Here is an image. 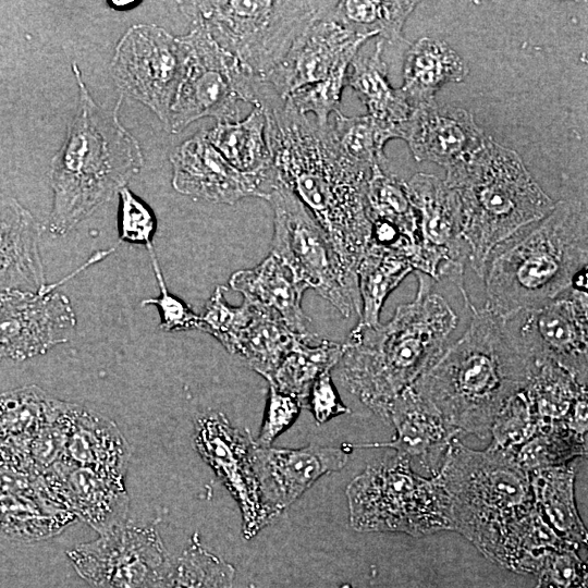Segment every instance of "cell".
<instances>
[{
	"label": "cell",
	"instance_id": "4dcf8cb0",
	"mask_svg": "<svg viewBox=\"0 0 588 588\" xmlns=\"http://www.w3.org/2000/svg\"><path fill=\"white\" fill-rule=\"evenodd\" d=\"M252 306L250 320L236 335L228 352L243 366L269 381L299 333L291 330L274 313Z\"/></svg>",
	"mask_w": 588,
	"mask_h": 588
},
{
	"label": "cell",
	"instance_id": "e0dca14e",
	"mask_svg": "<svg viewBox=\"0 0 588 588\" xmlns=\"http://www.w3.org/2000/svg\"><path fill=\"white\" fill-rule=\"evenodd\" d=\"M54 287L0 291V359L44 355L74 336L75 311L68 296Z\"/></svg>",
	"mask_w": 588,
	"mask_h": 588
},
{
	"label": "cell",
	"instance_id": "484cf974",
	"mask_svg": "<svg viewBox=\"0 0 588 588\" xmlns=\"http://www.w3.org/2000/svg\"><path fill=\"white\" fill-rule=\"evenodd\" d=\"M229 284L243 295L245 302L274 313L294 332H308L310 318L302 307L303 294L307 289L272 254L252 269L234 272Z\"/></svg>",
	"mask_w": 588,
	"mask_h": 588
},
{
	"label": "cell",
	"instance_id": "9a60e30c",
	"mask_svg": "<svg viewBox=\"0 0 588 588\" xmlns=\"http://www.w3.org/2000/svg\"><path fill=\"white\" fill-rule=\"evenodd\" d=\"M416 211L422 242V273L433 280L448 279L462 293L465 305L475 309L465 287L469 247L464 238V218L456 193L439 177L417 173L406 182Z\"/></svg>",
	"mask_w": 588,
	"mask_h": 588
},
{
	"label": "cell",
	"instance_id": "7a4b0ae2",
	"mask_svg": "<svg viewBox=\"0 0 588 588\" xmlns=\"http://www.w3.org/2000/svg\"><path fill=\"white\" fill-rule=\"evenodd\" d=\"M471 315L464 334L411 387L461 433L486 439L509 400L527 388L537 365L515 346L501 317L482 308Z\"/></svg>",
	"mask_w": 588,
	"mask_h": 588
},
{
	"label": "cell",
	"instance_id": "4316f807",
	"mask_svg": "<svg viewBox=\"0 0 588 588\" xmlns=\"http://www.w3.org/2000/svg\"><path fill=\"white\" fill-rule=\"evenodd\" d=\"M526 392L539 419L538 432L566 428L587 436V384L544 363L537 366Z\"/></svg>",
	"mask_w": 588,
	"mask_h": 588
},
{
	"label": "cell",
	"instance_id": "3957f363",
	"mask_svg": "<svg viewBox=\"0 0 588 588\" xmlns=\"http://www.w3.org/2000/svg\"><path fill=\"white\" fill-rule=\"evenodd\" d=\"M430 279L418 272L412 302L397 306L385 323H357L343 343L336 365L342 385L385 421L394 399L436 362L457 326Z\"/></svg>",
	"mask_w": 588,
	"mask_h": 588
},
{
	"label": "cell",
	"instance_id": "1f68e13d",
	"mask_svg": "<svg viewBox=\"0 0 588 588\" xmlns=\"http://www.w3.org/2000/svg\"><path fill=\"white\" fill-rule=\"evenodd\" d=\"M62 402L36 385L0 393V444L28 453L32 442L57 417Z\"/></svg>",
	"mask_w": 588,
	"mask_h": 588
},
{
	"label": "cell",
	"instance_id": "9c48e42d",
	"mask_svg": "<svg viewBox=\"0 0 588 588\" xmlns=\"http://www.w3.org/2000/svg\"><path fill=\"white\" fill-rule=\"evenodd\" d=\"M350 524L357 531L414 537L453 530L451 502L439 478H426L395 453L369 465L346 488Z\"/></svg>",
	"mask_w": 588,
	"mask_h": 588
},
{
	"label": "cell",
	"instance_id": "52a82bcc",
	"mask_svg": "<svg viewBox=\"0 0 588 588\" xmlns=\"http://www.w3.org/2000/svg\"><path fill=\"white\" fill-rule=\"evenodd\" d=\"M444 183L460 199L468 264L480 278L498 244L544 218L555 205L519 155L490 136L468 158L446 169Z\"/></svg>",
	"mask_w": 588,
	"mask_h": 588
},
{
	"label": "cell",
	"instance_id": "ffe728a7",
	"mask_svg": "<svg viewBox=\"0 0 588 588\" xmlns=\"http://www.w3.org/2000/svg\"><path fill=\"white\" fill-rule=\"evenodd\" d=\"M332 11L310 25L285 58L262 76L268 90L284 100L297 88L324 78L345 54L358 52L372 38L345 27L331 16Z\"/></svg>",
	"mask_w": 588,
	"mask_h": 588
},
{
	"label": "cell",
	"instance_id": "ac0fdd59",
	"mask_svg": "<svg viewBox=\"0 0 588 588\" xmlns=\"http://www.w3.org/2000/svg\"><path fill=\"white\" fill-rule=\"evenodd\" d=\"M173 188L195 200L234 205L246 197L267 200L278 183L272 174L235 169L209 143L205 128L179 145L170 156Z\"/></svg>",
	"mask_w": 588,
	"mask_h": 588
},
{
	"label": "cell",
	"instance_id": "5bb4252c",
	"mask_svg": "<svg viewBox=\"0 0 588 588\" xmlns=\"http://www.w3.org/2000/svg\"><path fill=\"white\" fill-rule=\"evenodd\" d=\"M68 558L91 588H156L172 560L156 528L127 522L75 546Z\"/></svg>",
	"mask_w": 588,
	"mask_h": 588
},
{
	"label": "cell",
	"instance_id": "7402d4cb",
	"mask_svg": "<svg viewBox=\"0 0 588 588\" xmlns=\"http://www.w3.org/2000/svg\"><path fill=\"white\" fill-rule=\"evenodd\" d=\"M487 137L469 111L436 100L416 107L401 127V138L417 161L446 169L468 158Z\"/></svg>",
	"mask_w": 588,
	"mask_h": 588
},
{
	"label": "cell",
	"instance_id": "ab89813d",
	"mask_svg": "<svg viewBox=\"0 0 588 588\" xmlns=\"http://www.w3.org/2000/svg\"><path fill=\"white\" fill-rule=\"evenodd\" d=\"M587 453V436L566 428L538 432L515 452L509 453L528 473L558 466L583 457Z\"/></svg>",
	"mask_w": 588,
	"mask_h": 588
},
{
	"label": "cell",
	"instance_id": "bcb514c9",
	"mask_svg": "<svg viewBox=\"0 0 588 588\" xmlns=\"http://www.w3.org/2000/svg\"><path fill=\"white\" fill-rule=\"evenodd\" d=\"M536 575L535 588H587L586 565L575 550L550 553Z\"/></svg>",
	"mask_w": 588,
	"mask_h": 588
},
{
	"label": "cell",
	"instance_id": "30bf717a",
	"mask_svg": "<svg viewBox=\"0 0 588 588\" xmlns=\"http://www.w3.org/2000/svg\"><path fill=\"white\" fill-rule=\"evenodd\" d=\"M267 201L273 209L270 254L344 317L354 313L360 317L357 275L343 267L309 210L279 179Z\"/></svg>",
	"mask_w": 588,
	"mask_h": 588
},
{
	"label": "cell",
	"instance_id": "6da1fadb",
	"mask_svg": "<svg viewBox=\"0 0 588 588\" xmlns=\"http://www.w3.org/2000/svg\"><path fill=\"white\" fill-rule=\"evenodd\" d=\"M278 179L309 210L343 267L357 275L370 237L366 188L371 175L344 158L329 128L283 99L261 107Z\"/></svg>",
	"mask_w": 588,
	"mask_h": 588
},
{
	"label": "cell",
	"instance_id": "d590c367",
	"mask_svg": "<svg viewBox=\"0 0 588 588\" xmlns=\"http://www.w3.org/2000/svg\"><path fill=\"white\" fill-rule=\"evenodd\" d=\"M413 271L406 257L367 245L356 271L360 297L358 323L368 327L379 324L387 297Z\"/></svg>",
	"mask_w": 588,
	"mask_h": 588
},
{
	"label": "cell",
	"instance_id": "f6af8a7d",
	"mask_svg": "<svg viewBox=\"0 0 588 588\" xmlns=\"http://www.w3.org/2000/svg\"><path fill=\"white\" fill-rule=\"evenodd\" d=\"M155 278L159 287V296L143 299L142 306H155L160 315L159 328L166 332L199 330L200 315L183 299L169 292L155 247L147 248Z\"/></svg>",
	"mask_w": 588,
	"mask_h": 588
},
{
	"label": "cell",
	"instance_id": "8d00e7d4",
	"mask_svg": "<svg viewBox=\"0 0 588 588\" xmlns=\"http://www.w3.org/2000/svg\"><path fill=\"white\" fill-rule=\"evenodd\" d=\"M417 1H336L331 16L356 34L379 36L390 44L407 42L403 26Z\"/></svg>",
	"mask_w": 588,
	"mask_h": 588
},
{
	"label": "cell",
	"instance_id": "44dd1931",
	"mask_svg": "<svg viewBox=\"0 0 588 588\" xmlns=\"http://www.w3.org/2000/svg\"><path fill=\"white\" fill-rule=\"evenodd\" d=\"M345 450L309 445L302 449L253 450V465L264 501L277 516L321 476L340 470L347 462Z\"/></svg>",
	"mask_w": 588,
	"mask_h": 588
},
{
	"label": "cell",
	"instance_id": "f546056e",
	"mask_svg": "<svg viewBox=\"0 0 588 588\" xmlns=\"http://www.w3.org/2000/svg\"><path fill=\"white\" fill-rule=\"evenodd\" d=\"M534 503L542 519L573 546H585L587 531L574 499L575 469L558 465L529 471Z\"/></svg>",
	"mask_w": 588,
	"mask_h": 588
},
{
	"label": "cell",
	"instance_id": "83f0119b",
	"mask_svg": "<svg viewBox=\"0 0 588 588\" xmlns=\"http://www.w3.org/2000/svg\"><path fill=\"white\" fill-rule=\"evenodd\" d=\"M383 40L376 42L368 56L356 54L348 68V85L367 108L370 115L392 138H401V127L414 108L401 88L392 87L382 58Z\"/></svg>",
	"mask_w": 588,
	"mask_h": 588
},
{
	"label": "cell",
	"instance_id": "ba28073f",
	"mask_svg": "<svg viewBox=\"0 0 588 588\" xmlns=\"http://www.w3.org/2000/svg\"><path fill=\"white\" fill-rule=\"evenodd\" d=\"M336 1L213 0L180 1L191 25L201 27L252 73L264 76L287 54L294 41Z\"/></svg>",
	"mask_w": 588,
	"mask_h": 588
},
{
	"label": "cell",
	"instance_id": "836d02e7",
	"mask_svg": "<svg viewBox=\"0 0 588 588\" xmlns=\"http://www.w3.org/2000/svg\"><path fill=\"white\" fill-rule=\"evenodd\" d=\"M342 353L343 343L309 332L299 334L268 382L306 407L314 382L339 364Z\"/></svg>",
	"mask_w": 588,
	"mask_h": 588
},
{
	"label": "cell",
	"instance_id": "ee69618b",
	"mask_svg": "<svg viewBox=\"0 0 588 588\" xmlns=\"http://www.w3.org/2000/svg\"><path fill=\"white\" fill-rule=\"evenodd\" d=\"M119 241L131 244L154 246L157 219L152 209L127 185L118 192Z\"/></svg>",
	"mask_w": 588,
	"mask_h": 588
},
{
	"label": "cell",
	"instance_id": "d6986e66",
	"mask_svg": "<svg viewBox=\"0 0 588 588\" xmlns=\"http://www.w3.org/2000/svg\"><path fill=\"white\" fill-rule=\"evenodd\" d=\"M47 497L99 535L127 522L124 478L58 462L40 474Z\"/></svg>",
	"mask_w": 588,
	"mask_h": 588
},
{
	"label": "cell",
	"instance_id": "5b68a950",
	"mask_svg": "<svg viewBox=\"0 0 588 588\" xmlns=\"http://www.w3.org/2000/svg\"><path fill=\"white\" fill-rule=\"evenodd\" d=\"M437 477L450 498L453 531L517 572L522 539L537 512L529 473L506 452L476 451L456 438Z\"/></svg>",
	"mask_w": 588,
	"mask_h": 588
},
{
	"label": "cell",
	"instance_id": "2e32d148",
	"mask_svg": "<svg viewBox=\"0 0 588 588\" xmlns=\"http://www.w3.org/2000/svg\"><path fill=\"white\" fill-rule=\"evenodd\" d=\"M194 444L237 502L243 536L253 538L275 517L264 501L253 465L255 440L232 426L224 414L211 411L195 418Z\"/></svg>",
	"mask_w": 588,
	"mask_h": 588
},
{
	"label": "cell",
	"instance_id": "d4e9b609",
	"mask_svg": "<svg viewBox=\"0 0 588 588\" xmlns=\"http://www.w3.org/2000/svg\"><path fill=\"white\" fill-rule=\"evenodd\" d=\"M40 234L32 212L0 188V291L38 292L48 285Z\"/></svg>",
	"mask_w": 588,
	"mask_h": 588
},
{
	"label": "cell",
	"instance_id": "74e56055",
	"mask_svg": "<svg viewBox=\"0 0 588 588\" xmlns=\"http://www.w3.org/2000/svg\"><path fill=\"white\" fill-rule=\"evenodd\" d=\"M329 121L332 139L340 154L360 169L372 172L387 167L384 145L393 139L370 115L345 117L340 112Z\"/></svg>",
	"mask_w": 588,
	"mask_h": 588
},
{
	"label": "cell",
	"instance_id": "7dc6e473",
	"mask_svg": "<svg viewBox=\"0 0 588 588\" xmlns=\"http://www.w3.org/2000/svg\"><path fill=\"white\" fill-rule=\"evenodd\" d=\"M303 407L299 400L269 384L265 416L256 444L269 448L296 420Z\"/></svg>",
	"mask_w": 588,
	"mask_h": 588
},
{
	"label": "cell",
	"instance_id": "c3c4849f",
	"mask_svg": "<svg viewBox=\"0 0 588 588\" xmlns=\"http://www.w3.org/2000/svg\"><path fill=\"white\" fill-rule=\"evenodd\" d=\"M318 424H324L351 411L343 404L333 384L331 370L321 373L314 382L306 402Z\"/></svg>",
	"mask_w": 588,
	"mask_h": 588
},
{
	"label": "cell",
	"instance_id": "603a6c76",
	"mask_svg": "<svg viewBox=\"0 0 588 588\" xmlns=\"http://www.w3.org/2000/svg\"><path fill=\"white\" fill-rule=\"evenodd\" d=\"M388 422L395 429L391 441L363 446L392 448L411 465L414 462L419 465L430 477L440 473L451 444L461 434L412 387L394 399Z\"/></svg>",
	"mask_w": 588,
	"mask_h": 588
},
{
	"label": "cell",
	"instance_id": "4fadbf2b",
	"mask_svg": "<svg viewBox=\"0 0 588 588\" xmlns=\"http://www.w3.org/2000/svg\"><path fill=\"white\" fill-rule=\"evenodd\" d=\"M502 319L515 346L537 366L554 364L587 384V289L571 286L551 301Z\"/></svg>",
	"mask_w": 588,
	"mask_h": 588
},
{
	"label": "cell",
	"instance_id": "d6a6232c",
	"mask_svg": "<svg viewBox=\"0 0 588 588\" xmlns=\"http://www.w3.org/2000/svg\"><path fill=\"white\" fill-rule=\"evenodd\" d=\"M266 123L264 109L254 107L246 118L217 122L205 128V133L209 143L238 171L272 174L275 169L267 144Z\"/></svg>",
	"mask_w": 588,
	"mask_h": 588
},
{
	"label": "cell",
	"instance_id": "8fae6325",
	"mask_svg": "<svg viewBox=\"0 0 588 588\" xmlns=\"http://www.w3.org/2000/svg\"><path fill=\"white\" fill-rule=\"evenodd\" d=\"M191 57L185 77L171 107L164 130L175 134L203 118L218 122L241 120L238 102L260 107L265 94L261 76L223 51L199 26L184 35Z\"/></svg>",
	"mask_w": 588,
	"mask_h": 588
},
{
	"label": "cell",
	"instance_id": "f35d334b",
	"mask_svg": "<svg viewBox=\"0 0 588 588\" xmlns=\"http://www.w3.org/2000/svg\"><path fill=\"white\" fill-rule=\"evenodd\" d=\"M235 568L205 549L195 534L156 588H233Z\"/></svg>",
	"mask_w": 588,
	"mask_h": 588
},
{
	"label": "cell",
	"instance_id": "277c9868",
	"mask_svg": "<svg viewBox=\"0 0 588 588\" xmlns=\"http://www.w3.org/2000/svg\"><path fill=\"white\" fill-rule=\"evenodd\" d=\"M71 69L77 108L48 171L52 206L47 230L58 236L111 200L144 166L138 140L119 119L122 97L110 109L98 105L75 61Z\"/></svg>",
	"mask_w": 588,
	"mask_h": 588
},
{
	"label": "cell",
	"instance_id": "8992f818",
	"mask_svg": "<svg viewBox=\"0 0 588 588\" xmlns=\"http://www.w3.org/2000/svg\"><path fill=\"white\" fill-rule=\"evenodd\" d=\"M587 262V203L555 201L549 215L490 252L482 273V309L504 318L551 301L572 286Z\"/></svg>",
	"mask_w": 588,
	"mask_h": 588
},
{
	"label": "cell",
	"instance_id": "60d3db41",
	"mask_svg": "<svg viewBox=\"0 0 588 588\" xmlns=\"http://www.w3.org/2000/svg\"><path fill=\"white\" fill-rule=\"evenodd\" d=\"M356 54L357 52L345 54L324 78L297 88L284 100L302 115L313 113L317 125H328L330 117L340 112L348 68Z\"/></svg>",
	"mask_w": 588,
	"mask_h": 588
},
{
	"label": "cell",
	"instance_id": "cb8c5ba5",
	"mask_svg": "<svg viewBox=\"0 0 588 588\" xmlns=\"http://www.w3.org/2000/svg\"><path fill=\"white\" fill-rule=\"evenodd\" d=\"M57 421L63 437L60 461L124 478L131 449L113 420L63 402Z\"/></svg>",
	"mask_w": 588,
	"mask_h": 588
},
{
	"label": "cell",
	"instance_id": "f1b7e54d",
	"mask_svg": "<svg viewBox=\"0 0 588 588\" xmlns=\"http://www.w3.org/2000/svg\"><path fill=\"white\" fill-rule=\"evenodd\" d=\"M468 72L466 62L446 41L422 37L406 52L401 89L415 109L434 101L443 85L461 83Z\"/></svg>",
	"mask_w": 588,
	"mask_h": 588
},
{
	"label": "cell",
	"instance_id": "b9f144b4",
	"mask_svg": "<svg viewBox=\"0 0 588 588\" xmlns=\"http://www.w3.org/2000/svg\"><path fill=\"white\" fill-rule=\"evenodd\" d=\"M539 431V419L526 389L512 396L495 417L490 449L515 452Z\"/></svg>",
	"mask_w": 588,
	"mask_h": 588
},
{
	"label": "cell",
	"instance_id": "7bdbcfd3",
	"mask_svg": "<svg viewBox=\"0 0 588 588\" xmlns=\"http://www.w3.org/2000/svg\"><path fill=\"white\" fill-rule=\"evenodd\" d=\"M226 287L217 285L200 315L199 331L213 336L228 351L240 331L248 323L253 306L243 302L241 306L230 305L224 296Z\"/></svg>",
	"mask_w": 588,
	"mask_h": 588
},
{
	"label": "cell",
	"instance_id": "7c38bea8",
	"mask_svg": "<svg viewBox=\"0 0 588 588\" xmlns=\"http://www.w3.org/2000/svg\"><path fill=\"white\" fill-rule=\"evenodd\" d=\"M189 57L185 36H173L155 24H136L115 46L111 75L121 97L146 106L166 127Z\"/></svg>",
	"mask_w": 588,
	"mask_h": 588
},
{
	"label": "cell",
	"instance_id": "e575fe53",
	"mask_svg": "<svg viewBox=\"0 0 588 588\" xmlns=\"http://www.w3.org/2000/svg\"><path fill=\"white\" fill-rule=\"evenodd\" d=\"M75 519L44 493L0 497V534L13 540L50 538Z\"/></svg>",
	"mask_w": 588,
	"mask_h": 588
}]
</instances>
